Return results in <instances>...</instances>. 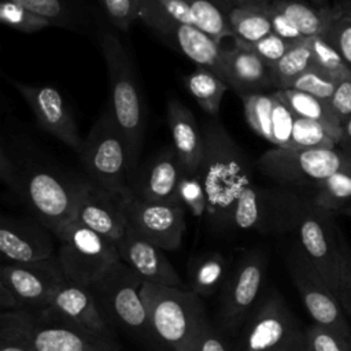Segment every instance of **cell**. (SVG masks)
I'll list each match as a JSON object with an SVG mask.
<instances>
[{"label":"cell","instance_id":"obj_1","mask_svg":"<svg viewBox=\"0 0 351 351\" xmlns=\"http://www.w3.org/2000/svg\"><path fill=\"white\" fill-rule=\"evenodd\" d=\"M202 133L204 154L199 174L207 196L206 215L215 230H229L239 195L254 182L252 165L218 121L204 122Z\"/></svg>","mask_w":351,"mask_h":351},{"label":"cell","instance_id":"obj_2","mask_svg":"<svg viewBox=\"0 0 351 351\" xmlns=\"http://www.w3.org/2000/svg\"><path fill=\"white\" fill-rule=\"evenodd\" d=\"M1 177L19 195L34 218L55 236L74 221L82 180H71L37 160H12L1 149Z\"/></svg>","mask_w":351,"mask_h":351},{"label":"cell","instance_id":"obj_3","mask_svg":"<svg viewBox=\"0 0 351 351\" xmlns=\"http://www.w3.org/2000/svg\"><path fill=\"white\" fill-rule=\"evenodd\" d=\"M100 48L108 74L110 110L126 144L130 182L140 167L144 145L147 125L144 97L134 64L121 40L115 34L103 33L100 36Z\"/></svg>","mask_w":351,"mask_h":351},{"label":"cell","instance_id":"obj_4","mask_svg":"<svg viewBox=\"0 0 351 351\" xmlns=\"http://www.w3.org/2000/svg\"><path fill=\"white\" fill-rule=\"evenodd\" d=\"M141 298L155 339L170 351H193L210 324L200 296L186 288L144 281Z\"/></svg>","mask_w":351,"mask_h":351},{"label":"cell","instance_id":"obj_5","mask_svg":"<svg viewBox=\"0 0 351 351\" xmlns=\"http://www.w3.org/2000/svg\"><path fill=\"white\" fill-rule=\"evenodd\" d=\"M333 215L317 207L307 195L295 191L289 232L296 234V247L336 292L344 234Z\"/></svg>","mask_w":351,"mask_h":351},{"label":"cell","instance_id":"obj_6","mask_svg":"<svg viewBox=\"0 0 351 351\" xmlns=\"http://www.w3.org/2000/svg\"><path fill=\"white\" fill-rule=\"evenodd\" d=\"M351 162L340 148H271L255 162L276 184L310 196L326 178Z\"/></svg>","mask_w":351,"mask_h":351},{"label":"cell","instance_id":"obj_7","mask_svg":"<svg viewBox=\"0 0 351 351\" xmlns=\"http://www.w3.org/2000/svg\"><path fill=\"white\" fill-rule=\"evenodd\" d=\"M143 284L144 280L119 259L89 289L107 324L119 325L136 335L154 336L141 298Z\"/></svg>","mask_w":351,"mask_h":351},{"label":"cell","instance_id":"obj_8","mask_svg":"<svg viewBox=\"0 0 351 351\" xmlns=\"http://www.w3.org/2000/svg\"><path fill=\"white\" fill-rule=\"evenodd\" d=\"M59 240L58 262L64 277L75 284L90 287L121 259L117 244L71 221L55 236Z\"/></svg>","mask_w":351,"mask_h":351},{"label":"cell","instance_id":"obj_9","mask_svg":"<svg viewBox=\"0 0 351 351\" xmlns=\"http://www.w3.org/2000/svg\"><path fill=\"white\" fill-rule=\"evenodd\" d=\"M78 155L90 182L112 193L129 189L126 144L111 110L96 119Z\"/></svg>","mask_w":351,"mask_h":351},{"label":"cell","instance_id":"obj_10","mask_svg":"<svg viewBox=\"0 0 351 351\" xmlns=\"http://www.w3.org/2000/svg\"><path fill=\"white\" fill-rule=\"evenodd\" d=\"M138 19L197 66L207 67L221 77L223 48L195 25L174 19L156 0H138Z\"/></svg>","mask_w":351,"mask_h":351},{"label":"cell","instance_id":"obj_11","mask_svg":"<svg viewBox=\"0 0 351 351\" xmlns=\"http://www.w3.org/2000/svg\"><path fill=\"white\" fill-rule=\"evenodd\" d=\"M303 341L304 330L277 292L258 304L239 340L241 351H288Z\"/></svg>","mask_w":351,"mask_h":351},{"label":"cell","instance_id":"obj_12","mask_svg":"<svg viewBox=\"0 0 351 351\" xmlns=\"http://www.w3.org/2000/svg\"><path fill=\"white\" fill-rule=\"evenodd\" d=\"M293 189H267L247 185L239 195L233 217L232 229L255 230L259 233L289 232Z\"/></svg>","mask_w":351,"mask_h":351},{"label":"cell","instance_id":"obj_13","mask_svg":"<svg viewBox=\"0 0 351 351\" xmlns=\"http://www.w3.org/2000/svg\"><path fill=\"white\" fill-rule=\"evenodd\" d=\"M287 267L314 324L351 332L347 314L344 313L336 293L307 261L296 244L291 248L287 256Z\"/></svg>","mask_w":351,"mask_h":351},{"label":"cell","instance_id":"obj_14","mask_svg":"<svg viewBox=\"0 0 351 351\" xmlns=\"http://www.w3.org/2000/svg\"><path fill=\"white\" fill-rule=\"evenodd\" d=\"M123 210L128 225L152 244L163 251L180 248L186 228L184 206L143 200L129 186L123 193Z\"/></svg>","mask_w":351,"mask_h":351},{"label":"cell","instance_id":"obj_15","mask_svg":"<svg viewBox=\"0 0 351 351\" xmlns=\"http://www.w3.org/2000/svg\"><path fill=\"white\" fill-rule=\"evenodd\" d=\"M64 280L58 258L32 263L5 262L0 271V284L10 289L18 308L33 313L49 306Z\"/></svg>","mask_w":351,"mask_h":351},{"label":"cell","instance_id":"obj_16","mask_svg":"<svg viewBox=\"0 0 351 351\" xmlns=\"http://www.w3.org/2000/svg\"><path fill=\"white\" fill-rule=\"evenodd\" d=\"M266 269V252L255 248L247 251L228 274L222 287V321L228 330H234L255 304Z\"/></svg>","mask_w":351,"mask_h":351},{"label":"cell","instance_id":"obj_17","mask_svg":"<svg viewBox=\"0 0 351 351\" xmlns=\"http://www.w3.org/2000/svg\"><path fill=\"white\" fill-rule=\"evenodd\" d=\"M32 346L33 351H119L111 337L96 335L48 307L34 313Z\"/></svg>","mask_w":351,"mask_h":351},{"label":"cell","instance_id":"obj_18","mask_svg":"<svg viewBox=\"0 0 351 351\" xmlns=\"http://www.w3.org/2000/svg\"><path fill=\"white\" fill-rule=\"evenodd\" d=\"M33 111L40 128L78 154L84 140L62 95L52 86H34L10 80Z\"/></svg>","mask_w":351,"mask_h":351},{"label":"cell","instance_id":"obj_19","mask_svg":"<svg viewBox=\"0 0 351 351\" xmlns=\"http://www.w3.org/2000/svg\"><path fill=\"white\" fill-rule=\"evenodd\" d=\"M53 233L36 218L1 217L0 252L8 263H32L55 258Z\"/></svg>","mask_w":351,"mask_h":351},{"label":"cell","instance_id":"obj_20","mask_svg":"<svg viewBox=\"0 0 351 351\" xmlns=\"http://www.w3.org/2000/svg\"><path fill=\"white\" fill-rule=\"evenodd\" d=\"M74 221H78L117 244L128 226L123 210V193H112L90 181L82 180Z\"/></svg>","mask_w":351,"mask_h":351},{"label":"cell","instance_id":"obj_21","mask_svg":"<svg viewBox=\"0 0 351 351\" xmlns=\"http://www.w3.org/2000/svg\"><path fill=\"white\" fill-rule=\"evenodd\" d=\"M185 169L173 147L167 145L151 158L129 182L132 192L147 202L182 206L178 188Z\"/></svg>","mask_w":351,"mask_h":351},{"label":"cell","instance_id":"obj_22","mask_svg":"<svg viewBox=\"0 0 351 351\" xmlns=\"http://www.w3.org/2000/svg\"><path fill=\"white\" fill-rule=\"evenodd\" d=\"M117 248L121 259L145 282L185 288L178 273L165 255L166 251L143 237L130 225L126 226L125 233L118 240Z\"/></svg>","mask_w":351,"mask_h":351},{"label":"cell","instance_id":"obj_23","mask_svg":"<svg viewBox=\"0 0 351 351\" xmlns=\"http://www.w3.org/2000/svg\"><path fill=\"white\" fill-rule=\"evenodd\" d=\"M241 101L245 119L258 136L274 147H289L296 115L277 90L245 95L241 96Z\"/></svg>","mask_w":351,"mask_h":351},{"label":"cell","instance_id":"obj_24","mask_svg":"<svg viewBox=\"0 0 351 351\" xmlns=\"http://www.w3.org/2000/svg\"><path fill=\"white\" fill-rule=\"evenodd\" d=\"M221 78L240 97L265 93L266 89L274 86L270 66L256 53L236 43L232 48H223Z\"/></svg>","mask_w":351,"mask_h":351},{"label":"cell","instance_id":"obj_25","mask_svg":"<svg viewBox=\"0 0 351 351\" xmlns=\"http://www.w3.org/2000/svg\"><path fill=\"white\" fill-rule=\"evenodd\" d=\"M48 308L96 335L110 337L108 324L103 318L90 289L85 285L66 278L55 292Z\"/></svg>","mask_w":351,"mask_h":351},{"label":"cell","instance_id":"obj_26","mask_svg":"<svg viewBox=\"0 0 351 351\" xmlns=\"http://www.w3.org/2000/svg\"><path fill=\"white\" fill-rule=\"evenodd\" d=\"M167 123L170 128L173 147L188 174H196L204 154L203 133L192 111L177 99L167 103Z\"/></svg>","mask_w":351,"mask_h":351},{"label":"cell","instance_id":"obj_27","mask_svg":"<svg viewBox=\"0 0 351 351\" xmlns=\"http://www.w3.org/2000/svg\"><path fill=\"white\" fill-rule=\"evenodd\" d=\"M276 90L298 118L313 119L324 123L339 144L341 137V123L333 114L328 101L293 88Z\"/></svg>","mask_w":351,"mask_h":351},{"label":"cell","instance_id":"obj_28","mask_svg":"<svg viewBox=\"0 0 351 351\" xmlns=\"http://www.w3.org/2000/svg\"><path fill=\"white\" fill-rule=\"evenodd\" d=\"M184 84L202 110L215 118L219 112L222 97L229 88L228 84L217 73L202 66H196V69L185 77Z\"/></svg>","mask_w":351,"mask_h":351},{"label":"cell","instance_id":"obj_29","mask_svg":"<svg viewBox=\"0 0 351 351\" xmlns=\"http://www.w3.org/2000/svg\"><path fill=\"white\" fill-rule=\"evenodd\" d=\"M36 15L47 19L51 26L82 30L85 26V18L81 14L78 4L74 0H11Z\"/></svg>","mask_w":351,"mask_h":351},{"label":"cell","instance_id":"obj_30","mask_svg":"<svg viewBox=\"0 0 351 351\" xmlns=\"http://www.w3.org/2000/svg\"><path fill=\"white\" fill-rule=\"evenodd\" d=\"M34 313L7 310L0 315V351H33Z\"/></svg>","mask_w":351,"mask_h":351},{"label":"cell","instance_id":"obj_31","mask_svg":"<svg viewBox=\"0 0 351 351\" xmlns=\"http://www.w3.org/2000/svg\"><path fill=\"white\" fill-rule=\"evenodd\" d=\"M321 210L341 213L351 206V162L326 178L310 196Z\"/></svg>","mask_w":351,"mask_h":351},{"label":"cell","instance_id":"obj_32","mask_svg":"<svg viewBox=\"0 0 351 351\" xmlns=\"http://www.w3.org/2000/svg\"><path fill=\"white\" fill-rule=\"evenodd\" d=\"M271 5L281 11L304 38L322 36L326 29L330 5L314 8L298 0H273Z\"/></svg>","mask_w":351,"mask_h":351},{"label":"cell","instance_id":"obj_33","mask_svg":"<svg viewBox=\"0 0 351 351\" xmlns=\"http://www.w3.org/2000/svg\"><path fill=\"white\" fill-rule=\"evenodd\" d=\"M228 277V263L222 254L207 252L200 255L191 267V291L199 296L214 293Z\"/></svg>","mask_w":351,"mask_h":351},{"label":"cell","instance_id":"obj_34","mask_svg":"<svg viewBox=\"0 0 351 351\" xmlns=\"http://www.w3.org/2000/svg\"><path fill=\"white\" fill-rule=\"evenodd\" d=\"M324 37L351 69V0H339L329 7Z\"/></svg>","mask_w":351,"mask_h":351},{"label":"cell","instance_id":"obj_35","mask_svg":"<svg viewBox=\"0 0 351 351\" xmlns=\"http://www.w3.org/2000/svg\"><path fill=\"white\" fill-rule=\"evenodd\" d=\"M311 67H314V60L306 38L293 44L292 48L270 67L274 86L277 89L291 88L292 82Z\"/></svg>","mask_w":351,"mask_h":351},{"label":"cell","instance_id":"obj_36","mask_svg":"<svg viewBox=\"0 0 351 351\" xmlns=\"http://www.w3.org/2000/svg\"><path fill=\"white\" fill-rule=\"evenodd\" d=\"M192 15L193 25L203 33L210 36L214 41L221 44L222 40L232 37L228 15H225L211 0H182Z\"/></svg>","mask_w":351,"mask_h":351},{"label":"cell","instance_id":"obj_37","mask_svg":"<svg viewBox=\"0 0 351 351\" xmlns=\"http://www.w3.org/2000/svg\"><path fill=\"white\" fill-rule=\"evenodd\" d=\"M228 19L233 30V38L239 43L252 44L273 33L271 23L262 10L234 7Z\"/></svg>","mask_w":351,"mask_h":351},{"label":"cell","instance_id":"obj_38","mask_svg":"<svg viewBox=\"0 0 351 351\" xmlns=\"http://www.w3.org/2000/svg\"><path fill=\"white\" fill-rule=\"evenodd\" d=\"M310 45L314 67L326 74L335 82H341L351 78V69L341 55L321 36L307 38Z\"/></svg>","mask_w":351,"mask_h":351},{"label":"cell","instance_id":"obj_39","mask_svg":"<svg viewBox=\"0 0 351 351\" xmlns=\"http://www.w3.org/2000/svg\"><path fill=\"white\" fill-rule=\"evenodd\" d=\"M337 143L329 129L317 121L298 118L293 123L289 148H336ZM288 148V147H287Z\"/></svg>","mask_w":351,"mask_h":351},{"label":"cell","instance_id":"obj_40","mask_svg":"<svg viewBox=\"0 0 351 351\" xmlns=\"http://www.w3.org/2000/svg\"><path fill=\"white\" fill-rule=\"evenodd\" d=\"M306 351H351V332L313 324L304 329Z\"/></svg>","mask_w":351,"mask_h":351},{"label":"cell","instance_id":"obj_41","mask_svg":"<svg viewBox=\"0 0 351 351\" xmlns=\"http://www.w3.org/2000/svg\"><path fill=\"white\" fill-rule=\"evenodd\" d=\"M0 21L11 29L22 33H36L51 27V23L47 19L11 0L0 1Z\"/></svg>","mask_w":351,"mask_h":351},{"label":"cell","instance_id":"obj_42","mask_svg":"<svg viewBox=\"0 0 351 351\" xmlns=\"http://www.w3.org/2000/svg\"><path fill=\"white\" fill-rule=\"evenodd\" d=\"M178 196L181 204L185 207V210H189L193 217L202 218L207 213V196L199 173H185L182 176L178 188Z\"/></svg>","mask_w":351,"mask_h":351},{"label":"cell","instance_id":"obj_43","mask_svg":"<svg viewBox=\"0 0 351 351\" xmlns=\"http://www.w3.org/2000/svg\"><path fill=\"white\" fill-rule=\"evenodd\" d=\"M337 82L329 78L326 74L315 67L308 69L302 75H299L291 85V88L306 92L321 100L329 101L336 90Z\"/></svg>","mask_w":351,"mask_h":351},{"label":"cell","instance_id":"obj_44","mask_svg":"<svg viewBox=\"0 0 351 351\" xmlns=\"http://www.w3.org/2000/svg\"><path fill=\"white\" fill-rule=\"evenodd\" d=\"M234 43L252 51L254 53H256L270 67L273 64H276L292 48L293 44H296V43L288 41V40L277 36L276 33H270L266 37H263L262 40L252 43V44H245V43H239V41H234Z\"/></svg>","mask_w":351,"mask_h":351},{"label":"cell","instance_id":"obj_45","mask_svg":"<svg viewBox=\"0 0 351 351\" xmlns=\"http://www.w3.org/2000/svg\"><path fill=\"white\" fill-rule=\"evenodd\" d=\"M100 3L111 23L123 32L138 19V0H100Z\"/></svg>","mask_w":351,"mask_h":351},{"label":"cell","instance_id":"obj_46","mask_svg":"<svg viewBox=\"0 0 351 351\" xmlns=\"http://www.w3.org/2000/svg\"><path fill=\"white\" fill-rule=\"evenodd\" d=\"M335 293L344 313L351 318V245L347 243L346 237L341 240L340 271Z\"/></svg>","mask_w":351,"mask_h":351},{"label":"cell","instance_id":"obj_47","mask_svg":"<svg viewBox=\"0 0 351 351\" xmlns=\"http://www.w3.org/2000/svg\"><path fill=\"white\" fill-rule=\"evenodd\" d=\"M193 351H241L240 343H233L225 333L210 324L199 337Z\"/></svg>","mask_w":351,"mask_h":351},{"label":"cell","instance_id":"obj_48","mask_svg":"<svg viewBox=\"0 0 351 351\" xmlns=\"http://www.w3.org/2000/svg\"><path fill=\"white\" fill-rule=\"evenodd\" d=\"M270 23H271V32L276 33L277 36L292 41V43H299L306 40L302 33L298 30V27L281 12L278 11L276 7H273L271 4L265 10Z\"/></svg>","mask_w":351,"mask_h":351},{"label":"cell","instance_id":"obj_49","mask_svg":"<svg viewBox=\"0 0 351 351\" xmlns=\"http://www.w3.org/2000/svg\"><path fill=\"white\" fill-rule=\"evenodd\" d=\"M328 103L340 123L351 118V78L337 84L336 90Z\"/></svg>","mask_w":351,"mask_h":351},{"label":"cell","instance_id":"obj_50","mask_svg":"<svg viewBox=\"0 0 351 351\" xmlns=\"http://www.w3.org/2000/svg\"><path fill=\"white\" fill-rule=\"evenodd\" d=\"M156 3L159 5H162L165 8V11L167 14H170L174 19H177L182 23L193 25L189 8L182 0H156Z\"/></svg>","mask_w":351,"mask_h":351},{"label":"cell","instance_id":"obj_51","mask_svg":"<svg viewBox=\"0 0 351 351\" xmlns=\"http://www.w3.org/2000/svg\"><path fill=\"white\" fill-rule=\"evenodd\" d=\"M337 148H340L348 158H351V118L341 123V137Z\"/></svg>","mask_w":351,"mask_h":351},{"label":"cell","instance_id":"obj_52","mask_svg":"<svg viewBox=\"0 0 351 351\" xmlns=\"http://www.w3.org/2000/svg\"><path fill=\"white\" fill-rule=\"evenodd\" d=\"M234 7H244V8H252V10H262L265 11L273 0H232Z\"/></svg>","mask_w":351,"mask_h":351},{"label":"cell","instance_id":"obj_53","mask_svg":"<svg viewBox=\"0 0 351 351\" xmlns=\"http://www.w3.org/2000/svg\"><path fill=\"white\" fill-rule=\"evenodd\" d=\"M225 15H229V12L234 8V4L232 0H211Z\"/></svg>","mask_w":351,"mask_h":351},{"label":"cell","instance_id":"obj_54","mask_svg":"<svg viewBox=\"0 0 351 351\" xmlns=\"http://www.w3.org/2000/svg\"><path fill=\"white\" fill-rule=\"evenodd\" d=\"M288 351H306L304 341H303V343H300V344H298V346H295V347H292V348H289Z\"/></svg>","mask_w":351,"mask_h":351},{"label":"cell","instance_id":"obj_55","mask_svg":"<svg viewBox=\"0 0 351 351\" xmlns=\"http://www.w3.org/2000/svg\"><path fill=\"white\" fill-rule=\"evenodd\" d=\"M313 1H314L315 4H318L319 7H326V5H328V4H326L328 0H313Z\"/></svg>","mask_w":351,"mask_h":351},{"label":"cell","instance_id":"obj_56","mask_svg":"<svg viewBox=\"0 0 351 351\" xmlns=\"http://www.w3.org/2000/svg\"><path fill=\"white\" fill-rule=\"evenodd\" d=\"M341 214H344V215H350V217H351V207H347V208H344V210L341 211Z\"/></svg>","mask_w":351,"mask_h":351},{"label":"cell","instance_id":"obj_57","mask_svg":"<svg viewBox=\"0 0 351 351\" xmlns=\"http://www.w3.org/2000/svg\"><path fill=\"white\" fill-rule=\"evenodd\" d=\"M350 207H351V206H350Z\"/></svg>","mask_w":351,"mask_h":351}]
</instances>
